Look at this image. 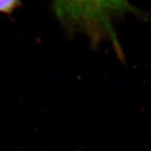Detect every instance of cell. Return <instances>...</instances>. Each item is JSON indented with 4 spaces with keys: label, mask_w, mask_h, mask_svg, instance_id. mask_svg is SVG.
<instances>
[{
    "label": "cell",
    "mask_w": 151,
    "mask_h": 151,
    "mask_svg": "<svg viewBox=\"0 0 151 151\" xmlns=\"http://www.w3.org/2000/svg\"><path fill=\"white\" fill-rule=\"evenodd\" d=\"M20 5V0H0V13L11 15Z\"/></svg>",
    "instance_id": "7a4b0ae2"
},
{
    "label": "cell",
    "mask_w": 151,
    "mask_h": 151,
    "mask_svg": "<svg viewBox=\"0 0 151 151\" xmlns=\"http://www.w3.org/2000/svg\"><path fill=\"white\" fill-rule=\"evenodd\" d=\"M52 8L69 33L84 34L94 48L109 40L121 60L123 52L113 29V20L127 14L144 16L129 0H53Z\"/></svg>",
    "instance_id": "6da1fadb"
}]
</instances>
